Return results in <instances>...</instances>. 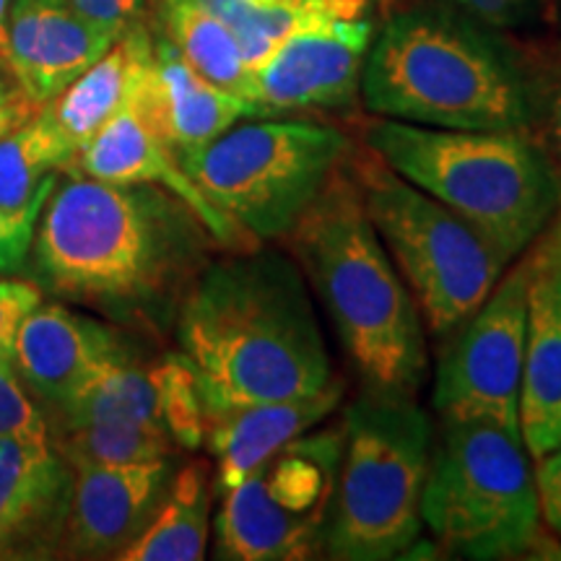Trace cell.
<instances>
[{
	"instance_id": "6da1fadb",
	"label": "cell",
	"mask_w": 561,
	"mask_h": 561,
	"mask_svg": "<svg viewBox=\"0 0 561 561\" xmlns=\"http://www.w3.org/2000/svg\"><path fill=\"white\" fill-rule=\"evenodd\" d=\"M216 244L195 210L164 187L66 172L30 252L45 289L157 331L174 322Z\"/></svg>"
},
{
	"instance_id": "7a4b0ae2",
	"label": "cell",
	"mask_w": 561,
	"mask_h": 561,
	"mask_svg": "<svg viewBox=\"0 0 561 561\" xmlns=\"http://www.w3.org/2000/svg\"><path fill=\"white\" fill-rule=\"evenodd\" d=\"M206 413L289 401L335 377L310 284L280 250H231L195 276L174 314Z\"/></svg>"
},
{
	"instance_id": "3957f363",
	"label": "cell",
	"mask_w": 561,
	"mask_h": 561,
	"mask_svg": "<svg viewBox=\"0 0 561 561\" xmlns=\"http://www.w3.org/2000/svg\"><path fill=\"white\" fill-rule=\"evenodd\" d=\"M289 240L364 390L416 398L430 369L424 318L371 227L346 161Z\"/></svg>"
},
{
	"instance_id": "277c9868",
	"label": "cell",
	"mask_w": 561,
	"mask_h": 561,
	"mask_svg": "<svg viewBox=\"0 0 561 561\" xmlns=\"http://www.w3.org/2000/svg\"><path fill=\"white\" fill-rule=\"evenodd\" d=\"M359 94L371 115L450 130H528L533 89L496 30L447 5L385 21L364 58Z\"/></svg>"
},
{
	"instance_id": "5b68a950",
	"label": "cell",
	"mask_w": 561,
	"mask_h": 561,
	"mask_svg": "<svg viewBox=\"0 0 561 561\" xmlns=\"http://www.w3.org/2000/svg\"><path fill=\"white\" fill-rule=\"evenodd\" d=\"M364 149L471 224L512 263L543 234L561 206L551 159L525 130H450L371 121Z\"/></svg>"
},
{
	"instance_id": "8992f818",
	"label": "cell",
	"mask_w": 561,
	"mask_h": 561,
	"mask_svg": "<svg viewBox=\"0 0 561 561\" xmlns=\"http://www.w3.org/2000/svg\"><path fill=\"white\" fill-rule=\"evenodd\" d=\"M343 453L322 525V551L385 561L416 543L434 426L416 398L362 396L343 411Z\"/></svg>"
},
{
	"instance_id": "52a82bcc",
	"label": "cell",
	"mask_w": 561,
	"mask_h": 561,
	"mask_svg": "<svg viewBox=\"0 0 561 561\" xmlns=\"http://www.w3.org/2000/svg\"><path fill=\"white\" fill-rule=\"evenodd\" d=\"M348 172L371 227L416 299L424 325L442 339L483 305L507 261L460 216L364 149Z\"/></svg>"
},
{
	"instance_id": "ba28073f",
	"label": "cell",
	"mask_w": 561,
	"mask_h": 561,
	"mask_svg": "<svg viewBox=\"0 0 561 561\" xmlns=\"http://www.w3.org/2000/svg\"><path fill=\"white\" fill-rule=\"evenodd\" d=\"M421 520L466 559L523 557L541 536L536 479L523 439L494 421H442Z\"/></svg>"
},
{
	"instance_id": "9c48e42d",
	"label": "cell",
	"mask_w": 561,
	"mask_h": 561,
	"mask_svg": "<svg viewBox=\"0 0 561 561\" xmlns=\"http://www.w3.org/2000/svg\"><path fill=\"white\" fill-rule=\"evenodd\" d=\"M348 153V136L333 125L252 117L182 159V167L250 240H278L289 237Z\"/></svg>"
},
{
	"instance_id": "30bf717a",
	"label": "cell",
	"mask_w": 561,
	"mask_h": 561,
	"mask_svg": "<svg viewBox=\"0 0 561 561\" xmlns=\"http://www.w3.org/2000/svg\"><path fill=\"white\" fill-rule=\"evenodd\" d=\"M530 257L502 273L439 359L432 405L442 421H494L520 437ZM523 439V437H520Z\"/></svg>"
},
{
	"instance_id": "8fae6325",
	"label": "cell",
	"mask_w": 561,
	"mask_h": 561,
	"mask_svg": "<svg viewBox=\"0 0 561 561\" xmlns=\"http://www.w3.org/2000/svg\"><path fill=\"white\" fill-rule=\"evenodd\" d=\"M375 26L331 19L294 32L252 70V102L265 115L343 110L359 100L362 68Z\"/></svg>"
},
{
	"instance_id": "7c38bea8",
	"label": "cell",
	"mask_w": 561,
	"mask_h": 561,
	"mask_svg": "<svg viewBox=\"0 0 561 561\" xmlns=\"http://www.w3.org/2000/svg\"><path fill=\"white\" fill-rule=\"evenodd\" d=\"M68 172L104 182H117V185L164 187V191L178 195L182 203H187L195 210V216L206 224V229L216 237L221 248H252L250 237L237 224H231L198 191V185L185 172L178 153L170 149V144L153 128L151 117L146 115L138 96L123 112H117L83 149L76 151Z\"/></svg>"
},
{
	"instance_id": "4fadbf2b",
	"label": "cell",
	"mask_w": 561,
	"mask_h": 561,
	"mask_svg": "<svg viewBox=\"0 0 561 561\" xmlns=\"http://www.w3.org/2000/svg\"><path fill=\"white\" fill-rule=\"evenodd\" d=\"M73 471L47 437H0V561L60 557Z\"/></svg>"
},
{
	"instance_id": "5bb4252c",
	"label": "cell",
	"mask_w": 561,
	"mask_h": 561,
	"mask_svg": "<svg viewBox=\"0 0 561 561\" xmlns=\"http://www.w3.org/2000/svg\"><path fill=\"white\" fill-rule=\"evenodd\" d=\"M170 460L73 471L60 557L117 559L140 536L170 486Z\"/></svg>"
},
{
	"instance_id": "9a60e30c",
	"label": "cell",
	"mask_w": 561,
	"mask_h": 561,
	"mask_svg": "<svg viewBox=\"0 0 561 561\" xmlns=\"http://www.w3.org/2000/svg\"><path fill=\"white\" fill-rule=\"evenodd\" d=\"M128 356V343L110 325L42 301L21 322L11 364L32 398L55 409L102 367Z\"/></svg>"
},
{
	"instance_id": "2e32d148",
	"label": "cell",
	"mask_w": 561,
	"mask_h": 561,
	"mask_svg": "<svg viewBox=\"0 0 561 561\" xmlns=\"http://www.w3.org/2000/svg\"><path fill=\"white\" fill-rule=\"evenodd\" d=\"M115 42L70 0H11L5 62L37 107L53 102Z\"/></svg>"
},
{
	"instance_id": "e0dca14e",
	"label": "cell",
	"mask_w": 561,
	"mask_h": 561,
	"mask_svg": "<svg viewBox=\"0 0 561 561\" xmlns=\"http://www.w3.org/2000/svg\"><path fill=\"white\" fill-rule=\"evenodd\" d=\"M520 437L533 460L561 447V227L530 255Z\"/></svg>"
},
{
	"instance_id": "ac0fdd59",
	"label": "cell",
	"mask_w": 561,
	"mask_h": 561,
	"mask_svg": "<svg viewBox=\"0 0 561 561\" xmlns=\"http://www.w3.org/2000/svg\"><path fill=\"white\" fill-rule=\"evenodd\" d=\"M153 128L180 161L237 123L263 117L261 107L203 79L164 34H153V62L138 94Z\"/></svg>"
},
{
	"instance_id": "d6986e66",
	"label": "cell",
	"mask_w": 561,
	"mask_h": 561,
	"mask_svg": "<svg viewBox=\"0 0 561 561\" xmlns=\"http://www.w3.org/2000/svg\"><path fill=\"white\" fill-rule=\"evenodd\" d=\"M343 385L333 380L312 396L289 401L250 403L206 413V439L216 460V491L234 489L273 455L310 430H318L341 405Z\"/></svg>"
},
{
	"instance_id": "ffe728a7",
	"label": "cell",
	"mask_w": 561,
	"mask_h": 561,
	"mask_svg": "<svg viewBox=\"0 0 561 561\" xmlns=\"http://www.w3.org/2000/svg\"><path fill=\"white\" fill-rule=\"evenodd\" d=\"M214 538L224 561H301L322 551V523L278 507L255 471L221 494Z\"/></svg>"
},
{
	"instance_id": "44dd1931",
	"label": "cell",
	"mask_w": 561,
	"mask_h": 561,
	"mask_svg": "<svg viewBox=\"0 0 561 561\" xmlns=\"http://www.w3.org/2000/svg\"><path fill=\"white\" fill-rule=\"evenodd\" d=\"M151 62L153 32L151 26H144L117 39L94 66L83 70L53 102H47V110L76 151L83 149L117 112L136 100L140 87L149 79Z\"/></svg>"
},
{
	"instance_id": "7402d4cb",
	"label": "cell",
	"mask_w": 561,
	"mask_h": 561,
	"mask_svg": "<svg viewBox=\"0 0 561 561\" xmlns=\"http://www.w3.org/2000/svg\"><path fill=\"white\" fill-rule=\"evenodd\" d=\"M73 157L76 146L47 104L0 138V214L24 240H34L42 208Z\"/></svg>"
},
{
	"instance_id": "603a6c76",
	"label": "cell",
	"mask_w": 561,
	"mask_h": 561,
	"mask_svg": "<svg viewBox=\"0 0 561 561\" xmlns=\"http://www.w3.org/2000/svg\"><path fill=\"white\" fill-rule=\"evenodd\" d=\"M214 491L208 460H191L174 471L149 525L117 561H201L208 549Z\"/></svg>"
},
{
	"instance_id": "cb8c5ba5",
	"label": "cell",
	"mask_w": 561,
	"mask_h": 561,
	"mask_svg": "<svg viewBox=\"0 0 561 561\" xmlns=\"http://www.w3.org/2000/svg\"><path fill=\"white\" fill-rule=\"evenodd\" d=\"M50 411L55 413L50 432L89 424H146L164 430L157 369L153 364L138 367L133 356L102 367L68 401Z\"/></svg>"
},
{
	"instance_id": "d4e9b609",
	"label": "cell",
	"mask_w": 561,
	"mask_h": 561,
	"mask_svg": "<svg viewBox=\"0 0 561 561\" xmlns=\"http://www.w3.org/2000/svg\"><path fill=\"white\" fill-rule=\"evenodd\" d=\"M159 34L178 47L203 79L252 102V68L240 42L219 16L198 0H153Z\"/></svg>"
},
{
	"instance_id": "484cf974",
	"label": "cell",
	"mask_w": 561,
	"mask_h": 561,
	"mask_svg": "<svg viewBox=\"0 0 561 561\" xmlns=\"http://www.w3.org/2000/svg\"><path fill=\"white\" fill-rule=\"evenodd\" d=\"M50 439L70 471L170 460L178 447L164 430L146 424H89L50 432Z\"/></svg>"
},
{
	"instance_id": "4316f807",
	"label": "cell",
	"mask_w": 561,
	"mask_h": 561,
	"mask_svg": "<svg viewBox=\"0 0 561 561\" xmlns=\"http://www.w3.org/2000/svg\"><path fill=\"white\" fill-rule=\"evenodd\" d=\"M161 388V416L164 430L174 445L185 450H198L206 439V409L195 382L193 369L182 359V354H170L153 364Z\"/></svg>"
},
{
	"instance_id": "83f0119b",
	"label": "cell",
	"mask_w": 561,
	"mask_h": 561,
	"mask_svg": "<svg viewBox=\"0 0 561 561\" xmlns=\"http://www.w3.org/2000/svg\"><path fill=\"white\" fill-rule=\"evenodd\" d=\"M45 413L11 364H0V437H47Z\"/></svg>"
},
{
	"instance_id": "f1b7e54d",
	"label": "cell",
	"mask_w": 561,
	"mask_h": 561,
	"mask_svg": "<svg viewBox=\"0 0 561 561\" xmlns=\"http://www.w3.org/2000/svg\"><path fill=\"white\" fill-rule=\"evenodd\" d=\"M37 305H42L39 284L16 276L0 278V364L13 362V343L21 322L30 318Z\"/></svg>"
},
{
	"instance_id": "f546056e",
	"label": "cell",
	"mask_w": 561,
	"mask_h": 561,
	"mask_svg": "<svg viewBox=\"0 0 561 561\" xmlns=\"http://www.w3.org/2000/svg\"><path fill=\"white\" fill-rule=\"evenodd\" d=\"M70 5L112 39L149 26L151 0H70Z\"/></svg>"
},
{
	"instance_id": "4dcf8cb0",
	"label": "cell",
	"mask_w": 561,
	"mask_h": 561,
	"mask_svg": "<svg viewBox=\"0 0 561 561\" xmlns=\"http://www.w3.org/2000/svg\"><path fill=\"white\" fill-rule=\"evenodd\" d=\"M453 3L491 30H517L541 9V0H453Z\"/></svg>"
},
{
	"instance_id": "1f68e13d",
	"label": "cell",
	"mask_w": 561,
	"mask_h": 561,
	"mask_svg": "<svg viewBox=\"0 0 561 561\" xmlns=\"http://www.w3.org/2000/svg\"><path fill=\"white\" fill-rule=\"evenodd\" d=\"M533 479H536L541 520L553 530V536L561 538V447L536 460Z\"/></svg>"
},
{
	"instance_id": "d6a6232c",
	"label": "cell",
	"mask_w": 561,
	"mask_h": 561,
	"mask_svg": "<svg viewBox=\"0 0 561 561\" xmlns=\"http://www.w3.org/2000/svg\"><path fill=\"white\" fill-rule=\"evenodd\" d=\"M32 242L24 240L19 231L5 221V216L0 214V276H13V273L21 271V265L30 257Z\"/></svg>"
},
{
	"instance_id": "836d02e7",
	"label": "cell",
	"mask_w": 561,
	"mask_h": 561,
	"mask_svg": "<svg viewBox=\"0 0 561 561\" xmlns=\"http://www.w3.org/2000/svg\"><path fill=\"white\" fill-rule=\"evenodd\" d=\"M37 104H32L30 100H19L11 104H0V138L9 136L13 128H19L21 123L30 121V117L37 112Z\"/></svg>"
},
{
	"instance_id": "e575fe53",
	"label": "cell",
	"mask_w": 561,
	"mask_h": 561,
	"mask_svg": "<svg viewBox=\"0 0 561 561\" xmlns=\"http://www.w3.org/2000/svg\"><path fill=\"white\" fill-rule=\"evenodd\" d=\"M19 100H26L24 91H21L16 76L11 73L9 62L0 58V104H11Z\"/></svg>"
},
{
	"instance_id": "d590c367",
	"label": "cell",
	"mask_w": 561,
	"mask_h": 561,
	"mask_svg": "<svg viewBox=\"0 0 561 561\" xmlns=\"http://www.w3.org/2000/svg\"><path fill=\"white\" fill-rule=\"evenodd\" d=\"M9 9L11 0H0V58L5 60V45H9Z\"/></svg>"
},
{
	"instance_id": "8d00e7d4",
	"label": "cell",
	"mask_w": 561,
	"mask_h": 561,
	"mask_svg": "<svg viewBox=\"0 0 561 561\" xmlns=\"http://www.w3.org/2000/svg\"><path fill=\"white\" fill-rule=\"evenodd\" d=\"M553 140H557V153H559V170H561V87L553 102Z\"/></svg>"
},
{
	"instance_id": "74e56055",
	"label": "cell",
	"mask_w": 561,
	"mask_h": 561,
	"mask_svg": "<svg viewBox=\"0 0 561 561\" xmlns=\"http://www.w3.org/2000/svg\"><path fill=\"white\" fill-rule=\"evenodd\" d=\"M151 3H153V0H151Z\"/></svg>"
}]
</instances>
